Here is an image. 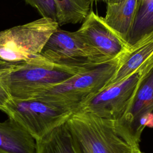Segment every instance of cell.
I'll return each mask as SVG.
<instances>
[{
	"mask_svg": "<svg viewBox=\"0 0 153 153\" xmlns=\"http://www.w3.org/2000/svg\"><path fill=\"white\" fill-rule=\"evenodd\" d=\"M66 124L76 153H134L140 148L118 120L77 112Z\"/></svg>",
	"mask_w": 153,
	"mask_h": 153,
	"instance_id": "1",
	"label": "cell"
},
{
	"mask_svg": "<svg viewBox=\"0 0 153 153\" xmlns=\"http://www.w3.org/2000/svg\"><path fill=\"white\" fill-rule=\"evenodd\" d=\"M121 57L45 87L32 99L44 100L71 114L75 113L84 103L107 86L118 68Z\"/></svg>",
	"mask_w": 153,
	"mask_h": 153,
	"instance_id": "2",
	"label": "cell"
},
{
	"mask_svg": "<svg viewBox=\"0 0 153 153\" xmlns=\"http://www.w3.org/2000/svg\"><path fill=\"white\" fill-rule=\"evenodd\" d=\"M72 74L40 54L26 61L8 63L0 69V81L14 99H30L40 90L62 82Z\"/></svg>",
	"mask_w": 153,
	"mask_h": 153,
	"instance_id": "3",
	"label": "cell"
},
{
	"mask_svg": "<svg viewBox=\"0 0 153 153\" xmlns=\"http://www.w3.org/2000/svg\"><path fill=\"white\" fill-rule=\"evenodd\" d=\"M59 27L56 21L41 17L0 31V59L16 63L35 57Z\"/></svg>",
	"mask_w": 153,
	"mask_h": 153,
	"instance_id": "4",
	"label": "cell"
},
{
	"mask_svg": "<svg viewBox=\"0 0 153 153\" xmlns=\"http://www.w3.org/2000/svg\"><path fill=\"white\" fill-rule=\"evenodd\" d=\"M40 54L66 68L74 75L112 60L87 44L76 31H67L59 27L49 37Z\"/></svg>",
	"mask_w": 153,
	"mask_h": 153,
	"instance_id": "5",
	"label": "cell"
},
{
	"mask_svg": "<svg viewBox=\"0 0 153 153\" xmlns=\"http://www.w3.org/2000/svg\"><path fill=\"white\" fill-rule=\"evenodd\" d=\"M152 59L132 75L117 83L107 86L84 103L77 112L90 113L107 119L121 120Z\"/></svg>",
	"mask_w": 153,
	"mask_h": 153,
	"instance_id": "6",
	"label": "cell"
},
{
	"mask_svg": "<svg viewBox=\"0 0 153 153\" xmlns=\"http://www.w3.org/2000/svg\"><path fill=\"white\" fill-rule=\"evenodd\" d=\"M8 116L19 122L38 140L65 122L71 112L38 99H14L7 106Z\"/></svg>",
	"mask_w": 153,
	"mask_h": 153,
	"instance_id": "7",
	"label": "cell"
},
{
	"mask_svg": "<svg viewBox=\"0 0 153 153\" xmlns=\"http://www.w3.org/2000/svg\"><path fill=\"white\" fill-rule=\"evenodd\" d=\"M76 32L87 44L109 60L120 58L130 50L127 43L105 24L102 17L91 10Z\"/></svg>",
	"mask_w": 153,
	"mask_h": 153,
	"instance_id": "8",
	"label": "cell"
},
{
	"mask_svg": "<svg viewBox=\"0 0 153 153\" xmlns=\"http://www.w3.org/2000/svg\"><path fill=\"white\" fill-rule=\"evenodd\" d=\"M148 113L153 114V59L142 76L127 110L119 121L139 144L136 138L138 122L142 115Z\"/></svg>",
	"mask_w": 153,
	"mask_h": 153,
	"instance_id": "9",
	"label": "cell"
},
{
	"mask_svg": "<svg viewBox=\"0 0 153 153\" xmlns=\"http://www.w3.org/2000/svg\"><path fill=\"white\" fill-rule=\"evenodd\" d=\"M36 141L14 119L0 123V153H36Z\"/></svg>",
	"mask_w": 153,
	"mask_h": 153,
	"instance_id": "10",
	"label": "cell"
},
{
	"mask_svg": "<svg viewBox=\"0 0 153 153\" xmlns=\"http://www.w3.org/2000/svg\"><path fill=\"white\" fill-rule=\"evenodd\" d=\"M137 1L106 4L105 15L102 17L105 24L127 43L134 21Z\"/></svg>",
	"mask_w": 153,
	"mask_h": 153,
	"instance_id": "11",
	"label": "cell"
},
{
	"mask_svg": "<svg viewBox=\"0 0 153 153\" xmlns=\"http://www.w3.org/2000/svg\"><path fill=\"white\" fill-rule=\"evenodd\" d=\"M152 57L153 35L143 40L121 57L119 66L107 86L132 75Z\"/></svg>",
	"mask_w": 153,
	"mask_h": 153,
	"instance_id": "12",
	"label": "cell"
},
{
	"mask_svg": "<svg viewBox=\"0 0 153 153\" xmlns=\"http://www.w3.org/2000/svg\"><path fill=\"white\" fill-rule=\"evenodd\" d=\"M66 121L35 140L36 153H76Z\"/></svg>",
	"mask_w": 153,
	"mask_h": 153,
	"instance_id": "13",
	"label": "cell"
},
{
	"mask_svg": "<svg viewBox=\"0 0 153 153\" xmlns=\"http://www.w3.org/2000/svg\"><path fill=\"white\" fill-rule=\"evenodd\" d=\"M153 35V0H137L134 23L127 41L130 50Z\"/></svg>",
	"mask_w": 153,
	"mask_h": 153,
	"instance_id": "14",
	"label": "cell"
},
{
	"mask_svg": "<svg viewBox=\"0 0 153 153\" xmlns=\"http://www.w3.org/2000/svg\"><path fill=\"white\" fill-rule=\"evenodd\" d=\"M56 9V21L59 26L84 22L90 12V0H53Z\"/></svg>",
	"mask_w": 153,
	"mask_h": 153,
	"instance_id": "15",
	"label": "cell"
},
{
	"mask_svg": "<svg viewBox=\"0 0 153 153\" xmlns=\"http://www.w3.org/2000/svg\"><path fill=\"white\" fill-rule=\"evenodd\" d=\"M25 1L36 9L42 17L56 21V9L53 0H25Z\"/></svg>",
	"mask_w": 153,
	"mask_h": 153,
	"instance_id": "16",
	"label": "cell"
},
{
	"mask_svg": "<svg viewBox=\"0 0 153 153\" xmlns=\"http://www.w3.org/2000/svg\"><path fill=\"white\" fill-rule=\"evenodd\" d=\"M12 99V97L0 81V110L4 112L7 115L8 114L7 106Z\"/></svg>",
	"mask_w": 153,
	"mask_h": 153,
	"instance_id": "17",
	"label": "cell"
},
{
	"mask_svg": "<svg viewBox=\"0 0 153 153\" xmlns=\"http://www.w3.org/2000/svg\"><path fill=\"white\" fill-rule=\"evenodd\" d=\"M90 1L91 3L96 1H103L106 4H117V3L121 2L123 0H90Z\"/></svg>",
	"mask_w": 153,
	"mask_h": 153,
	"instance_id": "18",
	"label": "cell"
},
{
	"mask_svg": "<svg viewBox=\"0 0 153 153\" xmlns=\"http://www.w3.org/2000/svg\"><path fill=\"white\" fill-rule=\"evenodd\" d=\"M8 64V63L5 62H4V61H3V60L0 59V69L3 68L5 66H7Z\"/></svg>",
	"mask_w": 153,
	"mask_h": 153,
	"instance_id": "19",
	"label": "cell"
},
{
	"mask_svg": "<svg viewBox=\"0 0 153 153\" xmlns=\"http://www.w3.org/2000/svg\"><path fill=\"white\" fill-rule=\"evenodd\" d=\"M134 153H143V152H142V151H141V150H140V149L139 148V149H137L136 151H135V152Z\"/></svg>",
	"mask_w": 153,
	"mask_h": 153,
	"instance_id": "20",
	"label": "cell"
}]
</instances>
